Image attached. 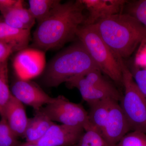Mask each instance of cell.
I'll use <instances>...</instances> for the list:
<instances>
[{
	"label": "cell",
	"instance_id": "1",
	"mask_svg": "<svg viewBox=\"0 0 146 146\" xmlns=\"http://www.w3.org/2000/svg\"><path fill=\"white\" fill-rule=\"evenodd\" d=\"M84 9L80 0L64 3L58 1L48 15L38 23L33 34L35 46L43 51L53 49L76 36L86 19Z\"/></svg>",
	"mask_w": 146,
	"mask_h": 146
},
{
	"label": "cell",
	"instance_id": "2",
	"mask_svg": "<svg viewBox=\"0 0 146 146\" xmlns=\"http://www.w3.org/2000/svg\"><path fill=\"white\" fill-rule=\"evenodd\" d=\"M92 25L116 57L122 59L146 40V28L128 13L115 14Z\"/></svg>",
	"mask_w": 146,
	"mask_h": 146
},
{
	"label": "cell",
	"instance_id": "3",
	"mask_svg": "<svg viewBox=\"0 0 146 146\" xmlns=\"http://www.w3.org/2000/svg\"><path fill=\"white\" fill-rule=\"evenodd\" d=\"M96 69L99 68L79 41L58 54L50 61L45 70L44 81L47 86L56 87L73 77L84 75Z\"/></svg>",
	"mask_w": 146,
	"mask_h": 146
},
{
	"label": "cell",
	"instance_id": "4",
	"mask_svg": "<svg viewBox=\"0 0 146 146\" xmlns=\"http://www.w3.org/2000/svg\"><path fill=\"white\" fill-rule=\"evenodd\" d=\"M76 36L102 72L123 86L121 68L117 58L93 26L82 25L77 31Z\"/></svg>",
	"mask_w": 146,
	"mask_h": 146
},
{
	"label": "cell",
	"instance_id": "5",
	"mask_svg": "<svg viewBox=\"0 0 146 146\" xmlns=\"http://www.w3.org/2000/svg\"><path fill=\"white\" fill-rule=\"evenodd\" d=\"M121 68L123 86L125 90L119 104L130 127L131 131L146 134V99L134 81L132 73L117 57Z\"/></svg>",
	"mask_w": 146,
	"mask_h": 146
},
{
	"label": "cell",
	"instance_id": "6",
	"mask_svg": "<svg viewBox=\"0 0 146 146\" xmlns=\"http://www.w3.org/2000/svg\"><path fill=\"white\" fill-rule=\"evenodd\" d=\"M41 110L53 122L80 127L85 131L92 128L89 123L88 112L83 106L71 102L63 96L53 98L52 101Z\"/></svg>",
	"mask_w": 146,
	"mask_h": 146
},
{
	"label": "cell",
	"instance_id": "7",
	"mask_svg": "<svg viewBox=\"0 0 146 146\" xmlns=\"http://www.w3.org/2000/svg\"><path fill=\"white\" fill-rule=\"evenodd\" d=\"M13 67L18 79L30 80L45 70V53L36 48H26L21 50L14 58Z\"/></svg>",
	"mask_w": 146,
	"mask_h": 146
},
{
	"label": "cell",
	"instance_id": "8",
	"mask_svg": "<svg viewBox=\"0 0 146 146\" xmlns=\"http://www.w3.org/2000/svg\"><path fill=\"white\" fill-rule=\"evenodd\" d=\"M10 90L13 97L23 104L33 108L35 111H39L53 99L30 80L18 79L13 82Z\"/></svg>",
	"mask_w": 146,
	"mask_h": 146
},
{
	"label": "cell",
	"instance_id": "9",
	"mask_svg": "<svg viewBox=\"0 0 146 146\" xmlns=\"http://www.w3.org/2000/svg\"><path fill=\"white\" fill-rule=\"evenodd\" d=\"M130 131L119 102L113 100L102 136L108 146H115Z\"/></svg>",
	"mask_w": 146,
	"mask_h": 146
},
{
	"label": "cell",
	"instance_id": "10",
	"mask_svg": "<svg viewBox=\"0 0 146 146\" xmlns=\"http://www.w3.org/2000/svg\"><path fill=\"white\" fill-rule=\"evenodd\" d=\"M84 131L80 127L54 123L42 138L33 143L40 146H73L78 142Z\"/></svg>",
	"mask_w": 146,
	"mask_h": 146
},
{
	"label": "cell",
	"instance_id": "11",
	"mask_svg": "<svg viewBox=\"0 0 146 146\" xmlns=\"http://www.w3.org/2000/svg\"><path fill=\"white\" fill-rule=\"evenodd\" d=\"M66 83L70 88L78 89L82 99L88 104L106 99L120 102L122 97L115 86L108 88L91 84L85 80L83 75L73 77Z\"/></svg>",
	"mask_w": 146,
	"mask_h": 146
},
{
	"label": "cell",
	"instance_id": "12",
	"mask_svg": "<svg viewBox=\"0 0 146 146\" xmlns=\"http://www.w3.org/2000/svg\"><path fill=\"white\" fill-rule=\"evenodd\" d=\"M88 11L83 25H93L100 20L121 13L125 0H80Z\"/></svg>",
	"mask_w": 146,
	"mask_h": 146
},
{
	"label": "cell",
	"instance_id": "13",
	"mask_svg": "<svg viewBox=\"0 0 146 146\" xmlns=\"http://www.w3.org/2000/svg\"><path fill=\"white\" fill-rule=\"evenodd\" d=\"M1 117L5 119L11 129L17 137L23 136L29 119L24 104L12 95Z\"/></svg>",
	"mask_w": 146,
	"mask_h": 146
},
{
	"label": "cell",
	"instance_id": "14",
	"mask_svg": "<svg viewBox=\"0 0 146 146\" xmlns=\"http://www.w3.org/2000/svg\"><path fill=\"white\" fill-rule=\"evenodd\" d=\"M0 11L4 22L15 28L30 30L35 22L28 9L24 7L21 0L16 1L10 6L0 7Z\"/></svg>",
	"mask_w": 146,
	"mask_h": 146
},
{
	"label": "cell",
	"instance_id": "15",
	"mask_svg": "<svg viewBox=\"0 0 146 146\" xmlns=\"http://www.w3.org/2000/svg\"><path fill=\"white\" fill-rule=\"evenodd\" d=\"M41 110L35 111L33 117L29 119L23 136L27 143H34L42 138L54 123Z\"/></svg>",
	"mask_w": 146,
	"mask_h": 146
},
{
	"label": "cell",
	"instance_id": "16",
	"mask_svg": "<svg viewBox=\"0 0 146 146\" xmlns=\"http://www.w3.org/2000/svg\"><path fill=\"white\" fill-rule=\"evenodd\" d=\"M30 38V30L13 27L0 20V42L14 47L15 50L26 48Z\"/></svg>",
	"mask_w": 146,
	"mask_h": 146
},
{
	"label": "cell",
	"instance_id": "17",
	"mask_svg": "<svg viewBox=\"0 0 146 146\" xmlns=\"http://www.w3.org/2000/svg\"><path fill=\"white\" fill-rule=\"evenodd\" d=\"M113 100H114L106 99L89 104L88 117L89 123L92 128L101 134L107 121Z\"/></svg>",
	"mask_w": 146,
	"mask_h": 146
},
{
	"label": "cell",
	"instance_id": "18",
	"mask_svg": "<svg viewBox=\"0 0 146 146\" xmlns=\"http://www.w3.org/2000/svg\"><path fill=\"white\" fill-rule=\"evenodd\" d=\"M57 1L56 0H29L28 9L35 20L39 23L48 15Z\"/></svg>",
	"mask_w": 146,
	"mask_h": 146
},
{
	"label": "cell",
	"instance_id": "19",
	"mask_svg": "<svg viewBox=\"0 0 146 146\" xmlns=\"http://www.w3.org/2000/svg\"><path fill=\"white\" fill-rule=\"evenodd\" d=\"M12 94L9 85L7 61L0 64V111L1 116Z\"/></svg>",
	"mask_w": 146,
	"mask_h": 146
},
{
	"label": "cell",
	"instance_id": "20",
	"mask_svg": "<svg viewBox=\"0 0 146 146\" xmlns=\"http://www.w3.org/2000/svg\"><path fill=\"white\" fill-rule=\"evenodd\" d=\"M73 146H108L101 134L94 128L85 131L78 142Z\"/></svg>",
	"mask_w": 146,
	"mask_h": 146
},
{
	"label": "cell",
	"instance_id": "21",
	"mask_svg": "<svg viewBox=\"0 0 146 146\" xmlns=\"http://www.w3.org/2000/svg\"><path fill=\"white\" fill-rule=\"evenodd\" d=\"M17 137L13 133L5 119L0 120V146H17Z\"/></svg>",
	"mask_w": 146,
	"mask_h": 146
},
{
	"label": "cell",
	"instance_id": "22",
	"mask_svg": "<svg viewBox=\"0 0 146 146\" xmlns=\"http://www.w3.org/2000/svg\"><path fill=\"white\" fill-rule=\"evenodd\" d=\"M115 146H146V134L132 131L126 134Z\"/></svg>",
	"mask_w": 146,
	"mask_h": 146
},
{
	"label": "cell",
	"instance_id": "23",
	"mask_svg": "<svg viewBox=\"0 0 146 146\" xmlns=\"http://www.w3.org/2000/svg\"><path fill=\"white\" fill-rule=\"evenodd\" d=\"M128 14L135 17L146 28V0H139L129 5Z\"/></svg>",
	"mask_w": 146,
	"mask_h": 146
},
{
	"label": "cell",
	"instance_id": "24",
	"mask_svg": "<svg viewBox=\"0 0 146 146\" xmlns=\"http://www.w3.org/2000/svg\"><path fill=\"white\" fill-rule=\"evenodd\" d=\"M131 72L138 88L146 99V70L136 68Z\"/></svg>",
	"mask_w": 146,
	"mask_h": 146
},
{
	"label": "cell",
	"instance_id": "25",
	"mask_svg": "<svg viewBox=\"0 0 146 146\" xmlns=\"http://www.w3.org/2000/svg\"><path fill=\"white\" fill-rule=\"evenodd\" d=\"M15 51L13 46L0 42V64L7 61L10 54Z\"/></svg>",
	"mask_w": 146,
	"mask_h": 146
},
{
	"label": "cell",
	"instance_id": "26",
	"mask_svg": "<svg viewBox=\"0 0 146 146\" xmlns=\"http://www.w3.org/2000/svg\"><path fill=\"white\" fill-rule=\"evenodd\" d=\"M16 0H0V7H5L12 5Z\"/></svg>",
	"mask_w": 146,
	"mask_h": 146
},
{
	"label": "cell",
	"instance_id": "27",
	"mask_svg": "<svg viewBox=\"0 0 146 146\" xmlns=\"http://www.w3.org/2000/svg\"><path fill=\"white\" fill-rule=\"evenodd\" d=\"M17 146H40L36 144L33 143H27V142H26V143H24L22 144H19Z\"/></svg>",
	"mask_w": 146,
	"mask_h": 146
},
{
	"label": "cell",
	"instance_id": "28",
	"mask_svg": "<svg viewBox=\"0 0 146 146\" xmlns=\"http://www.w3.org/2000/svg\"><path fill=\"white\" fill-rule=\"evenodd\" d=\"M0 115H1V111H0Z\"/></svg>",
	"mask_w": 146,
	"mask_h": 146
}]
</instances>
